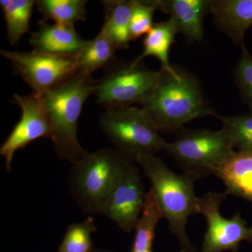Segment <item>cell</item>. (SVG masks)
<instances>
[{"label": "cell", "instance_id": "obj_24", "mask_svg": "<svg viewBox=\"0 0 252 252\" xmlns=\"http://www.w3.org/2000/svg\"><path fill=\"white\" fill-rule=\"evenodd\" d=\"M156 8L149 4L147 0H135L130 24L131 40H136L143 35H147L153 28V18Z\"/></svg>", "mask_w": 252, "mask_h": 252}, {"label": "cell", "instance_id": "obj_27", "mask_svg": "<svg viewBox=\"0 0 252 252\" xmlns=\"http://www.w3.org/2000/svg\"><path fill=\"white\" fill-rule=\"evenodd\" d=\"M180 252H184V251H182V250H181V251Z\"/></svg>", "mask_w": 252, "mask_h": 252}, {"label": "cell", "instance_id": "obj_19", "mask_svg": "<svg viewBox=\"0 0 252 252\" xmlns=\"http://www.w3.org/2000/svg\"><path fill=\"white\" fill-rule=\"evenodd\" d=\"M162 215L152 189L146 193L142 215L136 225L135 236L131 252H154L156 229Z\"/></svg>", "mask_w": 252, "mask_h": 252}, {"label": "cell", "instance_id": "obj_11", "mask_svg": "<svg viewBox=\"0 0 252 252\" xmlns=\"http://www.w3.org/2000/svg\"><path fill=\"white\" fill-rule=\"evenodd\" d=\"M146 193L139 169L131 162L114 189L102 215L126 233L135 230L142 215Z\"/></svg>", "mask_w": 252, "mask_h": 252}, {"label": "cell", "instance_id": "obj_17", "mask_svg": "<svg viewBox=\"0 0 252 252\" xmlns=\"http://www.w3.org/2000/svg\"><path fill=\"white\" fill-rule=\"evenodd\" d=\"M105 21L100 31L110 39L117 49L128 48L131 40L130 24L135 0L102 1Z\"/></svg>", "mask_w": 252, "mask_h": 252}, {"label": "cell", "instance_id": "obj_4", "mask_svg": "<svg viewBox=\"0 0 252 252\" xmlns=\"http://www.w3.org/2000/svg\"><path fill=\"white\" fill-rule=\"evenodd\" d=\"M115 149H99L72 164L69 187L81 210L102 215L114 189L130 165Z\"/></svg>", "mask_w": 252, "mask_h": 252}, {"label": "cell", "instance_id": "obj_18", "mask_svg": "<svg viewBox=\"0 0 252 252\" xmlns=\"http://www.w3.org/2000/svg\"><path fill=\"white\" fill-rule=\"evenodd\" d=\"M115 46L102 31L91 41H87L77 57V72L92 75L116 61Z\"/></svg>", "mask_w": 252, "mask_h": 252}, {"label": "cell", "instance_id": "obj_1", "mask_svg": "<svg viewBox=\"0 0 252 252\" xmlns=\"http://www.w3.org/2000/svg\"><path fill=\"white\" fill-rule=\"evenodd\" d=\"M179 77L160 69L155 89L142 104L159 132L180 130L184 125L198 118L218 116L209 106L196 77L180 70Z\"/></svg>", "mask_w": 252, "mask_h": 252}, {"label": "cell", "instance_id": "obj_2", "mask_svg": "<svg viewBox=\"0 0 252 252\" xmlns=\"http://www.w3.org/2000/svg\"><path fill=\"white\" fill-rule=\"evenodd\" d=\"M96 82L92 75L77 72L41 96L52 129L51 140L61 160L73 164L88 154L78 140V121Z\"/></svg>", "mask_w": 252, "mask_h": 252}, {"label": "cell", "instance_id": "obj_22", "mask_svg": "<svg viewBox=\"0 0 252 252\" xmlns=\"http://www.w3.org/2000/svg\"><path fill=\"white\" fill-rule=\"evenodd\" d=\"M94 219L88 217L83 221L68 226L57 252H91L92 234L95 232Z\"/></svg>", "mask_w": 252, "mask_h": 252}, {"label": "cell", "instance_id": "obj_13", "mask_svg": "<svg viewBox=\"0 0 252 252\" xmlns=\"http://www.w3.org/2000/svg\"><path fill=\"white\" fill-rule=\"evenodd\" d=\"M39 29L32 33L30 44L33 51L52 56L77 57L86 45L74 26L49 24L45 20L38 23Z\"/></svg>", "mask_w": 252, "mask_h": 252}, {"label": "cell", "instance_id": "obj_7", "mask_svg": "<svg viewBox=\"0 0 252 252\" xmlns=\"http://www.w3.org/2000/svg\"><path fill=\"white\" fill-rule=\"evenodd\" d=\"M160 75L133 61H115L106 67L105 74L97 81L94 94L106 110L142 104L152 94Z\"/></svg>", "mask_w": 252, "mask_h": 252}, {"label": "cell", "instance_id": "obj_15", "mask_svg": "<svg viewBox=\"0 0 252 252\" xmlns=\"http://www.w3.org/2000/svg\"><path fill=\"white\" fill-rule=\"evenodd\" d=\"M228 195L252 203V153L234 151L215 172Z\"/></svg>", "mask_w": 252, "mask_h": 252}, {"label": "cell", "instance_id": "obj_3", "mask_svg": "<svg viewBox=\"0 0 252 252\" xmlns=\"http://www.w3.org/2000/svg\"><path fill=\"white\" fill-rule=\"evenodd\" d=\"M137 163L142 166L150 180L151 189L162 217L168 221L170 230L180 242L182 251L195 252L186 228L189 217L197 214L198 197L194 189L196 179L185 172L181 175L175 173L156 156L144 158Z\"/></svg>", "mask_w": 252, "mask_h": 252}, {"label": "cell", "instance_id": "obj_25", "mask_svg": "<svg viewBox=\"0 0 252 252\" xmlns=\"http://www.w3.org/2000/svg\"><path fill=\"white\" fill-rule=\"evenodd\" d=\"M241 58L235 69V83L240 94L252 112V56L243 50Z\"/></svg>", "mask_w": 252, "mask_h": 252}, {"label": "cell", "instance_id": "obj_26", "mask_svg": "<svg viewBox=\"0 0 252 252\" xmlns=\"http://www.w3.org/2000/svg\"><path fill=\"white\" fill-rule=\"evenodd\" d=\"M91 252H112L110 251H107V250H99V249H94Z\"/></svg>", "mask_w": 252, "mask_h": 252}, {"label": "cell", "instance_id": "obj_16", "mask_svg": "<svg viewBox=\"0 0 252 252\" xmlns=\"http://www.w3.org/2000/svg\"><path fill=\"white\" fill-rule=\"evenodd\" d=\"M177 33L179 32L175 23L170 18L154 24L153 28L144 38L143 51L134 60L133 63L140 64L146 57L153 56L160 61L162 70L175 77H179V69L174 67L169 60L170 50L175 41Z\"/></svg>", "mask_w": 252, "mask_h": 252}, {"label": "cell", "instance_id": "obj_12", "mask_svg": "<svg viewBox=\"0 0 252 252\" xmlns=\"http://www.w3.org/2000/svg\"><path fill=\"white\" fill-rule=\"evenodd\" d=\"M156 9L168 14L179 33L189 42H201L204 18L210 14V0H147Z\"/></svg>", "mask_w": 252, "mask_h": 252}, {"label": "cell", "instance_id": "obj_8", "mask_svg": "<svg viewBox=\"0 0 252 252\" xmlns=\"http://www.w3.org/2000/svg\"><path fill=\"white\" fill-rule=\"evenodd\" d=\"M0 54L11 63L15 74L31 86L33 94L39 96L77 73L76 57L2 49Z\"/></svg>", "mask_w": 252, "mask_h": 252}, {"label": "cell", "instance_id": "obj_14", "mask_svg": "<svg viewBox=\"0 0 252 252\" xmlns=\"http://www.w3.org/2000/svg\"><path fill=\"white\" fill-rule=\"evenodd\" d=\"M210 14L220 31L242 51L246 49L245 33L252 26V0H212Z\"/></svg>", "mask_w": 252, "mask_h": 252}, {"label": "cell", "instance_id": "obj_20", "mask_svg": "<svg viewBox=\"0 0 252 252\" xmlns=\"http://www.w3.org/2000/svg\"><path fill=\"white\" fill-rule=\"evenodd\" d=\"M86 0H38V11L45 21L52 20L56 24L74 26L78 21H86Z\"/></svg>", "mask_w": 252, "mask_h": 252}, {"label": "cell", "instance_id": "obj_10", "mask_svg": "<svg viewBox=\"0 0 252 252\" xmlns=\"http://www.w3.org/2000/svg\"><path fill=\"white\" fill-rule=\"evenodd\" d=\"M14 97L21 109V117L0 147V155L4 158L7 172L11 171V163L17 151L38 139H51L52 135L41 96L32 93L30 95L14 94Z\"/></svg>", "mask_w": 252, "mask_h": 252}, {"label": "cell", "instance_id": "obj_21", "mask_svg": "<svg viewBox=\"0 0 252 252\" xmlns=\"http://www.w3.org/2000/svg\"><path fill=\"white\" fill-rule=\"evenodd\" d=\"M34 4L33 0H11L8 6L2 8L8 40L11 45H16L24 34L30 32Z\"/></svg>", "mask_w": 252, "mask_h": 252}, {"label": "cell", "instance_id": "obj_6", "mask_svg": "<svg viewBox=\"0 0 252 252\" xmlns=\"http://www.w3.org/2000/svg\"><path fill=\"white\" fill-rule=\"evenodd\" d=\"M229 137L223 130L181 129L165 152L173 158L185 173L194 178L215 172L234 152Z\"/></svg>", "mask_w": 252, "mask_h": 252}, {"label": "cell", "instance_id": "obj_5", "mask_svg": "<svg viewBox=\"0 0 252 252\" xmlns=\"http://www.w3.org/2000/svg\"><path fill=\"white\" fill-rule=\"evenodd\" d=\"M99 124L114 149L130 161L137 163L166 147L167 142L142 108L132 106L105 110Z\"/></svg>", "mask_w": 252, "mask_h": 252}, {"label": "cell", "instance_id": "obj_23", "mask_svg": "<svg viewBox=\"0 0 252 252\" xmlns=\"http://www.w3.org/2000/svg\"><path fill=\"white\" fill-rule=\"evenodd\" d=\"M222 130L229 137L234 148L252 153V112L232 117L217 116Z\"/></svg>", "mask_w": 252, "mask_h": 252}, {"label": "cell", "instance_id": "obj_9", "mask_svg": "<svg viewBox=\"0 0 252 252\" xmlns=\"http://www.w3.org/2000/svg\"><path fill=\"white\" fill-rule=\"evenodd\" d=\"M228 193L209 192L197 201V214L205 217L207 230L202 246L203 252L238 251L240 243L252 241V225H249L240 213L225 219L220 208Z\"/></svg>", "mask_w": 252, "mask_h": 252}]
</instances>
